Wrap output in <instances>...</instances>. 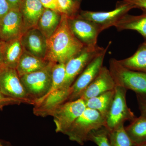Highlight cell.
Instances as JSON below:
<instances>
[{
  "mask_svg": "<svg viewBox=\"0 0 146 146\" xmlns=\"http://www.w3.org/2000/svg\"><path fill=\"white\" fill-rule=\"evenodd\" d=\"M45 59L54 63L65 64L80 52L85 46L71 31L68 17L62 14L61 21L56 31L47 39Z\"/></svg>",
  "mask_w": 146,
  "mask_h": 146,
  "instance_id": "1",
  "label": "cell"
},
{
  "mask_svg": "<svg viewBox=\"0 0 146 146\" xmlns=\"http://www.w3.org/2000/svg\"><path fill=\"white\" fill-rule=\"evenodd\" d=\"M105 119L96 110L86 108L65 133L71 141L82 145L93 131L105 127Z\"/></svg>",
  "mask_w": 146,
  "mask_h": 146,
  "instance_id": "2",
  "label": "cell"
},
{
  "mask_svg": "<svg viewBox=\"0 0 146 146\" xmlns=\"http://www.w3.org/2000/svg\"><path fill=\"white\" fill-rule=\"evenodd\" d=\"M109 70L116 85L132 90L138 97L146 99V73L129 70L118 60L111 58Z\"/></svg>",
  "mask_w": 146,
  "mask_h": 146,
  "instance_id": "3",
  "label": "cell"
},
{
  "mask_svg": "<svg viewBox=\"0 0 146 146\" xmlns=\"http://www.w3.org/2000/svg\"><path fill=\"white\" fill-rule=\"evenodd\" d=\"M54 64L50 62L44 69L20 78L29 96L34 101V104L49 91L52 80L53 67Z\"/></svg>",
  "mask_w": 146,
  "mask_h": 146,
  "instance_id": "4",
  "label": "cell"
},
{
  "mask_svg": "<svg viewBox=\"0 0 146 146\" xmlns=\"http://www.w3.org/2000/svg\"><path fill=\"white\" fill-rule=\"evenodd\" d=\"M127 90L122 86L116 85L115 96L109 112L106 118L105 127L110 131L126 121H132L136 118L135 115L127 104Z\"/></svg>",
  "mask_w": 146,
  "mask_h": 146,
  "instance_id": "5",
  "label": "cell"
},
{
  "mask_svg": "<svg viewBox=\"0 0 146 146\" xmlns=\"http://www.w3.org/2000/svg\"><path fill=\"white\" fill-rule=\"evenodd\" d=\"M86 108L85 102L82 99L68 101L51 110L48 116L53 117L56 132L65 134Z\"/></svg>",
  "mask_w": 146,
  "mask_h": 146,
  "instance_id": "6",
  "label": "cell"
},
{
  "mask_svg": "<svg viewBox=\"0 0 146 146\" xmlns=\"http://www.w3.org/2000/svg\"><path fill=\"white\" fill-rule=\"evenodd\" d=\"M105 48L98 44L85 46L80 52L68 60L65 64V78L62 88L70 87L88 64Z\"/></svg>",
  "mask_w": 146,
  "mask_h": 146,
  "instance_id": "7",
  "label": "cell"
},
{
  "mask_svg": "<svg viewBox=\"0 0 146 146\" xmlns=\"http://www.w3.org/2000/svg\"><path fill=\"white\" fill-rule=\"evenodd\" d=\"M134 8L131 4L125 1H119L117 3L113 10L107 11H95L80 10L78 15L86 20L96 24L101 29L102 31L114 27L115 24L128 12Z\"/></svg>",
  "mask_w": 146,
  "mask_h": 146,
  "instance_id": "8",
  "label": "cell"
},
{
  "mask_svg": "<svg viewBox=\"0 0 146 146\" xmlns=\"http://www.w3.org/2000/svg\"><path fill=\"white\" fill-rule=\"evenodd\" d=\"M0 90L3 95L21 103L34 105L21 81L16 69L6 68L0 74Z\"/></svg>",
  "mask_w": 146,
  "mask_h": 146,
  "instance_id": "9",
  "label": "cell"
},
{
  "mask_svg": "<svg viewBox=\"0 0 146 146\" xmlns=\"http://www.w3.org/2000/svg\"><path fill=\"white\" fill-rule=\"evenodd\" d=\"M111 44V42H110L104 50L94 58L77 78L71 86V94L68 101L79 99L83 91L96 77L103 66L105 56Z\"/></svg>",
  "mask_w": 146,
  "mask_h": 146,
  "instance_id": "10",
  "label": "cell"
},
{
  "mask_svg": "<svg viewBox=\"0 0 146 146\" xmlns=\"http://www.w3.org/2000/svg\"><path fill=\"white\" fill-rule=\"evenodd\" d=\"M68 23L71 31L84 46L97 45L101 29L93 22L82 18L78 14L68 17Z\"/></svg>",
  "mask_w": 146,
  "mask_h": 146,
  "instance_id": "11",
  "label": "cell"
},
{
  "mask_svg": "<svg viewBox=\"0 0 146 146\" xmlns=\"http://www.w3.org/2000/svg\"><path fill=\"white\" fill-rule=\"evenodd\" d=\"M24 33L21 11L11 9L0 21V40L6 42L21 37Z\"/></svg>",
  "mask_w": 146,
  "mask_h": 146,
  "instance_id": "12",
  "label": "cell"
},
{
  "mask_svg": "<svg viewBox=\"0 0 146 146\" xmlns=\"http://www.w3.org/2000/svg\"><path fill=\"white\" fill-rule=\"evenodd\" d=\"M116 85L109 69L103 66L98 76L82 94L84 101L115 89Z\"/></svg>",
  "mask_w": 146,
  "mask_h": 146,
  "instance_id": "13",
  "label": "cell"
},
{
  "mask_svg": "<svg viewBox=\"0 0 146 146\" xmlns=\"http://www.w3.org/2000/svg\"><path fill=\"white\" fill-rule=\"evenodd\" d=\"M47 40L37 28L27 31L21 37L25 51L43 59L46 54Z\"/></svg>",
  "mask_w": 146,
  "mask_h": 146,
  "instance_id": "14",
  "label": "cell"
},
{
  "mask_svg": "<svg viewBox=\"0 0 146 146\" xmlns=\"http://www.w3.org/2000/svg\"><path fill=\"white\" fill-rule=\"evenodd\" d=\"M71 92L70 87H61L52 92L42 101L33 106V113L39 117H47L51 110L68 101Z\"/></svg>",
  "mask_w": 146,
  "mask_h": 146,
  "instance_id": "15",
  "label": "cell"
},
{
  "mask_svg": "<svg viewBox=\"0 0 146 146\" xmlns=\"http://www.w3.org/2000/svg\"><path fill=\"white\" fill-rule=\"evenodd\" d=\"M44 9L40 0H22L19 10L23 18L24 33L30 29L37 28Z\"/></svg>",
  "mask_w": 146,
  "mask_h": 146,
  "instance_id": "16",
  "label": "cell"
},
{
  "mask_svg": "<svg viewBox=\"0 0 146 146\" xmlns=\"http://www.w3.org/2000/svg\"><path fill=\"white\" fill-rule=\"evenodd\" d=\"M140 16L127 14L115 24L114 27L118 31L133 30L137 31L146 41V11Z\"/></svg>",
  "mask_w": 146,
  "mask_h": 146,
  "instance_id": "17",
  "label": "cell"
},
{
  "mask_svg": "<svg viewBox=\"0 0 146 146\" xmlns=\"http://www.w3.org/2000/svg\"><path fill=\"white\" fill-rule=\"evenodd\" d=\"M49 63L45 59L36 57L24 51L16 70L19 77L21 78L28 74L44 69Z\"/></svg>",
  "mask_w": 146,
  "mask_h": 146,
  "instance_id": "18",
  "label": "cell"
},
{
  "mask_svg": "<svg viewBox=\"0 0 146 146\" xmlns=\"http://www.w3.org/2000/svg\"><path fill=\"white\" fill-rule=\"evenodd\" d=\"M62 14L45 9L37 24V28L47 39L53 34L59 26Z\"/></svg>",
  "mask_w": 146,
  "mask_h": 146,
  "instance_id": "19",
  "label": "cell"
},
{
  "mask_svg": "<svg viewBox=\"0 0 146 146\" xmlns=\"http://www.w3.org/2000/svg\"><path fill=\"white\" fill-rule=\"evenodd\" d=\"M24 52L21 37L5 42L3 56L6 67L16 69Z\"/></svg>",
  "mask_w": 146,
  "mask_h": 146,
  "instance_id": "20",
  "label": "cell"
},
{
  "mask_svg": "<svg viewBox=\"0 0 146 146\" xmlns=\"http://www.w3.org/2000/svg\"><path fill=\"white\" fill-rule=\"evenodd\" d=\"M115 96V89L85 101L86 108L98 111L106 119Z\"/></svg>",
  "mask_w": 146,
  "mask_h": 146,
  "instance_id": "21",
  "label": "cell"
},
{
  "mask_svg": "<svg viewBox=\"0 0 146 146\" xmlns=\"http://www.w3.org/2000/svg\"><path fill=\"white\" fill-rule=\"evenodd\" d=\"M118 61L129 70L146 73V41L132 56Z\"/></svg>",
  "mask_w": 146,
  "mask_h": 146,
  "instance_id": "22",
  "label": "cell"
},
{
  "mask_svg": "<svg viewBox=\"0 0 146 146\" xmlns=\"http://www.w3.org/2000/svg\"><path fill=\"white\" fill-rule=\"evenodd\" d=\"M125 128L133 145L146 142V117L141 115L135 118Z\"/></svg>",
  "mask_w": 146,
  "mask_h": 146,
  "instance_id": "23",
  "label": "cell"
},
{
  "mask_svg": "<svg viewBox=\"0 0 146 146\" xmlns=\"http://www.w3.org/2000/svg\"><path fill=\"white\" fill-rule=\"evenodd\" d=\"M65 78V64L63 63H55L53 67L52 80L51 86L49 91L43 98L37 100L35 105L45 98L52 92L60 89L63 86Z\"/></svg>",
  "mask_w": 146,
  "mask_h": 146,
  "instance_id": "24",
  "label": "cell"
},
{
  "mask_svg": "<svg viewBox=\"0 0 146 146\" xmlns=\"http://www.w3.org/2000/svg\"><path fill=\"white\" fill-rule=\"evenodd\" d=\"M108 139L111 146H132L133 143L126 132L124 125L108 131Z\"/></svg>",
  "mask_w": 146,
  "mask_h": 146,
  "instance_id": "25",
  "label": "cell"
},
{
  "mask_svg": "<svg viewBox=\"0 0 146 146\" xmlns=\"http://www.w3.org/2000/svg\"><path fill=\"white\" fill-rule=\"evenodd\" d=\"M60 13L68 17L77 16L80 11V4L74 0H57Z\"/></svg>",
  "mask_w": 146,
  "mask_h": 146,
  "instance_id": "26",
  "label": "cell"
},
{
  "mask_svg": "<svg viewBox=\"0 0 146 146\" xmlns=\"http://www.w3.org/2000/svg\"><path fill=\"white\" fill-rule=\"evenodd\" d=\"M108 131L105 127L93 131L88 136V141L94 142L98 146H111L108 139Z\"/></svg>",
  "mask_w": 146,
  "mask_h": 146,
  "instance_id": "27",
  "label": "cell"
},
{
  "mask_svg": "<svg viewBox=\"0 0 146 146\" xmlns=\"http://www.w3.org/2000/svg\"><path fill=\"white\" fill-rule=\"evenodd\" d=\"M21 102L6 96L3 94L0 90V109L2 110L5 106L9 105L20 104Z\"/></svg>",
  "mask_w": 146,
  "mask_h": 146,
  "instance_id": "28",
  "label": "cell"
},
{
  "mask_svg": "<svg viewBox=\"0 0 146 146\" xmlns=\"http://www.w3.org/2000/svg\"><path fill=\"white\" fill-rule=\"evenodd\" d=\"M40 1L45 9L60 13L57 0H40Z\"/></svg>",
  "mask_w": 146,
  "mask_h": 146,
  "instance_id": "29",
  "label": "cell"
},
{
  "mask_svg": "<svg viewBox=\"0 0 146 146\" xmlns=\"http://www.w3.org/2000/svg\"><path fill=\"white\" fill-rule=\"evenodd\" d=\"M10 9V6L7 0H0V21Z\"/></svg>",
  "mask_w": 146,
  "mask_h": 146,
  "instance_id": "30",
  "label": "cell"
},
{
  "mask_svg": "<svg viewBox=\"0 0 146 146\" xmlns=\"http://www.w3.org/2000/svg\"><path fill=\"white\" fill-rule=\"evenodd\" d=\"M131 4L134 8L141 9L143 11H146V0H123Z\"/></svg>",
  "mask_w": 146,
  "mask_h": 146,
  "instance_id": "31",
  "label": "cell"
},
{
  "mask_svg": "<svg viewBox=\"0 0 146 146\" xmlns=\"http://www.w3.org/2000/svg\"><path fill=\"white\" fill-rule=\"evenodd\" d=\"M4 45L5 42L0 41V74L7 68L5 64L4 59L3 51Z\"/></svg>",
  "mask_w": 146,
  "mask_h": 146,
  "instance_id": "32",
  "label": "cell"
},
{
  "mask_svg": "<svg viewBox=\"0 0 146 146\" xmlns=\"http://www.w3.org/2000/svg\"><path fill=\"white\" fill-rule=\"evenodd\" d=\"M139 107L142 116L146 117V99L138 97Z\"/></svg>",
  "mask_w": 146,
  "mask_h": 146,
  "instance_id": "33",
  "label": "cell"
},
{
  "mask_svg": "<svg viewBox=\"0 0 146 146\" xmlns=\"http://www.w3.org/2000/svg\"><path fill=\"white\" fill-rule=\"evenodd\" d=\"M11 9H19L22 0H7Z\"/></svg>",
  "mask_w": 146,
  "mask_h": 146,
  "instance_id": "34",
  "label": "cell"
},
{
  "mask_svg": "<svg viewBox=\"0 0 146 146\" xmlns=\"http://www.w3.org/2000/svg\"><path fill=\"white\" fill-rule=\"evenodd\" d=\"M132 146H146V142L141 144L133 145Z\"/></svg>",
  "mask_w": 146,
  "mask_h": 146,
  "instance_id": "35",
  "label": "cell"
},
{
  "mask_svg": "<svg viewBox=\"0 0 146 146\" xmlns=\"http://www.w3.org/2000/svg\"><path fill=\"white\" fill-rule=\"evenodd\" d=\"M75 1H76V2L78 3V4L80 5L81 4V2L82 1V0H74Z\"/></svg>",
  "mask_w": 146,
  "mask_h": 146,
  "instance_id": "36",
  "label": "cell"
},
{
  "mask_svg": "<svg viewBox=\"0 0 146 146\" xmlns=\"http://www.w3.org/2000/svg\"><path fill=\"white\" fill-rule=\"evenodd\" d=\"M0 146H9L6 145H4V144L2 143H1V142H0Z\"/></svg>",
  "mask_w": 146,
  "mask_h": 146,
  "instance_id": "37",
  "label": "cell"
},
{
  "mask_svg": "<svg viewBox=\"0 0 146 146\" xmlns=\"http://www.w3.org/2000/svg\"><path fill=\"white\" fill-rule=\"evenodd\" d=\"M0 41H1V40H0Z\"/></svg>",
  "mask_w": 146,
  "mask_h": 146,
  "instance_id": "38",
  "label": "cell"
}]
</instances>
